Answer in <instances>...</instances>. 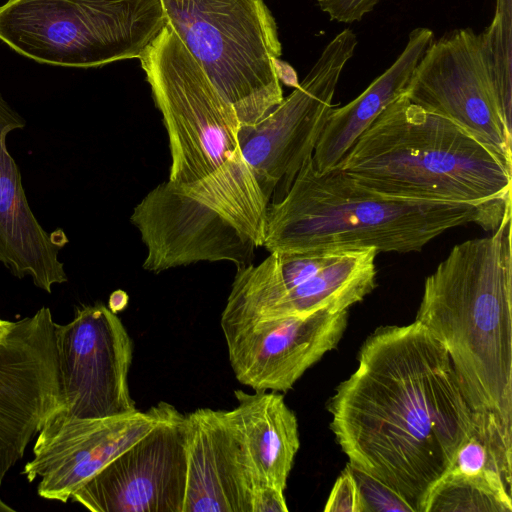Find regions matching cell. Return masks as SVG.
Returning <instances> with one entry per match:
<instances>
[{
	"label": "cell",
	"instance_id": "cell-1",
	"mask_svg": "<svg viewBox=\"0 0 512 512\" xmlns=\"http://www.w3.org/2000/svg\"><path fill=\"white\" fill-rule=\"evenodd\" d=\"M328 411L348 464L414 512H423L473 420L446 349L415 321L367 337L357 369L337 386Z\"/></svg>",
	"mask_w": 512,
	"mask_h": 512
},
{
	"label": "cell",
	"instance_id": "cell-2",
	"mask_svg": "<svg viewBox=\"0 0 512 512\" xmlns=\"http://www.w3.org/2000/svg\"><path fill=\"white\" fill-rule=\"evenodd\" d=\"M511 203L490 236L455 245L426 278L415 322L446 349L473 411L512 423Z\"/></svg>",
	"mask_w": 512,
	"mask_h": 512
},
{
	"label": "cell",
	"instance_id": "cell-3",
	"mask_svg": "<svg viewBox=\"0 0 512 512\" xmlns=\"http://www.w3.org/2000/svg\"><path fill=\"white\" fill-rule=\"evenodd\" d=\"M392 197L306 160L286 194L267 208L263 246L270 252L420 251L445 231L468 223L495 230L506 206Z\"/></svg>",
	"mask_w": 512,
	"mask_h": 512
},
{
	"label": "cell",
	"instance_id": "cell-4",
	"mask_svg": "<svg viewBox=\"0 0 512 512\" xmlns=\"http://www.w3.org/2000/svg\"><path fill=\"white\" fill-rule=\"evenodd\" d=\"M333 169L392 197L476 206L511 201L512 168L463 128L404 94Z\"/></svg>",
	"mask_w": 512,
	"mask_h": 512
},
{
	"label": "cell",
	"instance_id": "cell-5",
	"mask_svg": "<svg viewBox=\"0 0 512 512\" xmlns=\"http://www.w3.org/2000/svg\"><path fill=\"white\" fill-rule=\"evenodd\" d=\"M271 197L240 152L197 180L159 184L130 217L147 249L143 268L159 273L201 261L251 264L264 243Z\"/></svg>",
	"mask_w": 512,
	"mask_h": 512
},
{
	"label": "cell",
	"instance_id": "cell-6",
	"mask_svg": "<svg viewBox=\"0 0 512 512\" xmlns=\"http://www.w3.org/2000/svg\"><path fill=\"white\" fill-rule=\"evenodd\" d=\"M167 23L233 107L240 126L283 100L278 27L264 0H160Z\"/></svg>",
	"mask_w": 512,
	"mask_h": 512
},
{
	"label": "cell",
	"instance_id": "cell-7",
	"mask_svg": "<svg viewBox=\"0 0 512 512\" xmlns=\"http://www.w3.org/2000/svg\"><path fill=\"white\" fill-rule=\"evenodd\" d=\"M166 24L160 0H8L0 6L2 42L63 67L139 58Z\"/></svg>",
	"mask_w": 512,
	"mask_h": 512
},
{
	"label": "cell",
	"instance_id": "cell-8",
	"mask_svg": "<svg viewBox=\"0 0 512 512\" xmlns=\"http://www.w3.org/2000/svg\"><path fill=\"white\" fill-rule=\"evenodd\" d=\"M138 59L168 135V180H197L240 152L235 110L168 23Z\"/></svg>",
	"mask_w": 512,
	"mask_h": 512
},
{
	"label": "cell",
	"instance_id": "cell-9",
	"mask_svg": "<svg viewBox=\"0 0 512 512\" xmlns=\"http://www.w3.org/2000/svg\"><path fill=\"white\" fill-rule=\"evenodd\" d=\"M404 95L463 128L512 168V121L503 111L482 33L456 29L433 39Z\"/></svg>",
	"mask_w": 512,
	"mask_h": 512
},
{
	"label": "cell",
	"instance_id": "cell-10",
	"mask_svg": "<svg viewBox=\"0 0 512 512\" xmlns=\"http://www.w3.org/2000/svg\"><path fill=\"white\" fill-rule=\"evenodd\" d=\"M346 28L323 49L306 77L262 119L241 125L238 146L262 187L280 200L313 154L338 81L357 46Z\"/></svg>",
	"mask_w": 512,
	"mask_h": 512
},
{
	"label": "cell",
	"instance_id": "cell-11",
	"mask_svg": "<svg viewBox=\"0 0 512 512\" xmlns=\"http://www.w3.org/2000/svg\"><path fill=\"white\" fill-rule=\"evenodd\" d=\"M59 393L54 412L104 418L137 410L128 373L133 341L124 324L102 303L77 307L67 324L55 323Z\"/></svg>",
	"mask_w": 512,
	"mask_h": 512
},
{
	"label": "cell",
	"instance_id": "cell-12",
	"mask_svg": "<svg viewBox=\"0 0 512 512\" xmlns=\"http://www.w3.org/2000/svg\"><path fill=\"white\" fill-rule=\"evenodd\" d=\"M55 322L48 307L14 321L0 342V487L57 407Z\"/></svg>",
	"mask_w": 512,
	"mask_h": 512
},
{
	"label": "cell",
	"instance_id": "cell-13",
	"mask_svg": "<svg viewBox=\"0 0 512 512\" xmlns=\"http://www.w3.org/2000/svg\"><path fill=\"white\" fill-rule=\"evenodd\" d=\"M185 482L184 414L172 405L71 500L93 512H183Z\"/></svg>",
	"mask_w": 512,
	"mask_h": 512
},
{
	"label": "cell",
	"instance_id": "cell-14",
	"mask_svg": "<svg viewBox=\"0 0 512 512\" xmlns=\"http://www.w3.org/2000/svg\"><path fill=\"white\" fill-rule=\"evenodd\" d=\"M172 404L160 401L146 411L104 418H74L52 412L38 432L34 457L23 474L40 478L41 498L66 503L110 461L149 432Z\"/></svg>",
	"mask_w": 512,
	"mask_h": 512
},
{
	"label": "cell",
	"instance_id": "cell-15",
	"mask_svg": "<svg viewBox=\"0 0 512 512\" xmlns=\"http://www.w3.org/2000/svg\"><path fill=\"white\" fill-rule=\"evenodd\" d=\"M347 310L306 316L220 323L235 378L254 391L286 392L324 354L335 349Z\"/></svg>",
	"mask_w": 512,
	"mask_h": 512
},
{
	"label": "cell",
	"instance_id": "cell-16",
	"mask_svg": "<svg viewBox=\"0 0 512 512\" xmlns=\"http://www.w3.org/2000/svg\"><path fill=\"white\" fill-rule=\"evenodd\" d=\"M186 482L183 512H250L261 486L228 410L184 414Z\"/></svg>",
	"mask_w": 512,
	"mask_h": 512
},
{
	"label": "cell",
	"instance_id": "cell-17",
	"mask_svg": "<svg viewBox=\"0 0 512 512\" xmlns=\"http://www.w3.org/2000/svg\"><path fill=\"white\" fill-rule=\"evenodd\" d=\"M25 125L0 92V263L17 278L30 277L36 287L50 293L53 285L67 281L59 252L68 240L63 231L48 233L41 226L8 151V134Z\"/></svg>",
	"mask_w": 512,
	"mask_h": 512
},
{
	"label": "cell",
	"instance_id": "cell-18",
	"mask_svg": "<svg viewBox=\"0 0 512 512\" xmlns=\"http://www.w3.org/2000/svg\"><path fill=\"white\" fill-rule=\"evenodd\" d=\"M432 30L413 29L397 59L355 99L331 109L312 154L316 172L332 170L357 138L395 99L404 94L426 48L433 41Z\"/></svg>",
	"mask_w": 512,
	"mask_h": 512
},
{
	"label": "cell",
	"instance_id": "cell-19",
	"mask_svg": "<svg viewBox=\"0 0 512 512\" xmlns=\"http://www.w3.org/2000/svg\"><path fill=\"white\" fill-rule=\"evenodd\" d=\"M238 405L228 410L260 485L285 490L300 446L298 422L282 394L235 390Z\"/></svg>",
	"mask_w": 512,
	"mask_h": 512
},
{
	"label": "cell",
	"instance_id": "cell-20",
	"mask_svg": "<svg viewBox=\"0 0 512 512\" xmlns=\"http://www.w3.org/2000/svg\"><path fill=\"white\" fill-rule=\"evenodd\" d=\"M445 473L479 484L512 503V423L491 411H473L470 434Z\"/></svg>",
	"mask_w": 512,
	"mask_h": 512
},
{
	"label": "cell",
	"instance_id": "cell-21",
	"mask_svg": "<svg viewBox=\"0 0 512 512\" xmlns=\"http://www.w3.org/2000/svg\"><path fill=\"white\" fill-rule=\"evenodd\" d=\"M511 512L512 503L470 480L445 473L430 491L423 512Z\"/></svg>",
	"mask_w": 512,
	"mask_h": 512
},
{
	"label": "cell",
	"instance_id": "cell-22",
	"mask_svg": "<svg viewBox=\"0 0 512 512\" xmlns=\"http://www.w3.org/2000/svg\"><path fill=\"white\" fill-rule=\"evenodd\" d=\"M482 36L503 111L512 121V0H496L493 20Z\"/></svg>",
	"mask_w": 512,
	"mask_h": 512
},
{
	"label": "cell",
	"instance_id": "cell-23",
	"mask_svg": "<svg viewBox=\"0 0 512 512\" xmlns=\"http://www.w3.org/2000/svg\"><path fill=\"white\" fill-rule=\"evenodd\" d=\"M361 491L366 512H414L412 507L384 484L350 465Z\"/></svg>",
	"mask_w": 512,
	"mask_h": 512
},
{
	"label": "cell",
	"instance_id": "cell-24",
	"mask_svg": "<svg viewBox=\"0 0 512 512\" xmlns=\"http://www.w3.org/2000/svg\"><path fill=\"white\" fill-rule=\"evenodd\" d=\"M325 512H366L358 483L349 464L337 478L324 508Z\"/></svg>",
	"mask_w": 512,
	"mask_h": 512
},
{
	"label": "cell",
	"instance_id": "cell-25",
	"mask_svg": "<svg viewBox=\"0 0 512 512\" xmlns=\"http://www.w3.org/2000/svg\"><path fill=\"white\" fill-rule=\"evenodd\" d=\"M381 0H318L321 11L331 20L343 23L360 21Z\"/></svg>",
	"mask_w": 512,
	"mask_h": 512
},
{
	"label": "cell",
	"instance_id": "cell-26",
	"mask_svg": "<svg viewBox=\"0 0 512 512\" xmlns=\"http://www.w3.org/2000/svg\"><path fill=\"white\" fill-rule=\"evenodd\" d=\"M284 491L270 485L257 487L250 499V512H287Z\"/></svg>",
	"mask_w": 512,
	"mask_h": 512
},
{
	"label": "cell",
	"instance_id": "cell-27",
	"mask_svg": "<svg viewBox=\"0 0 512 512\" xmlns=\"http://www.w3.org/2000/svg\"><path fill=\"white\" fill-rule=\"evenodd\" d=\"M128 303V296L125 292L118 290L111 294L109 300V309L114 312L122 311Z\"/></svg>",
	"mask_w": 512,
	"mask_h": 512
},
{
	"label": "cell",
	"instance_id": "cell-28",
	"mask_svg": "<svg viewBox=\"0 0 512 512\" xmlns=\"http://www.w3.org/2000/svg\"><path fill=\"white\" fill-rule=\"evenodd\" d=\"M14 325V322L0 319V342L6 337Z\"/></svg>",
	"mask_w": 512,
	"mask_h": 512
},
{
	"label": "cell",
	"instance_id": "cell-29",
	"mask_svg": "<svg viewBox=\"0 0 512 512\" xmlns=\"http://www.w3.org/2000/svg\"><path fill=\"white\" fill-rule=\"evenodd\" d=\"M15 510L0 498V512H14Z\"/></svg>",
	"mask_w": 512,
	"mask_h": 512
}]
</instances>
